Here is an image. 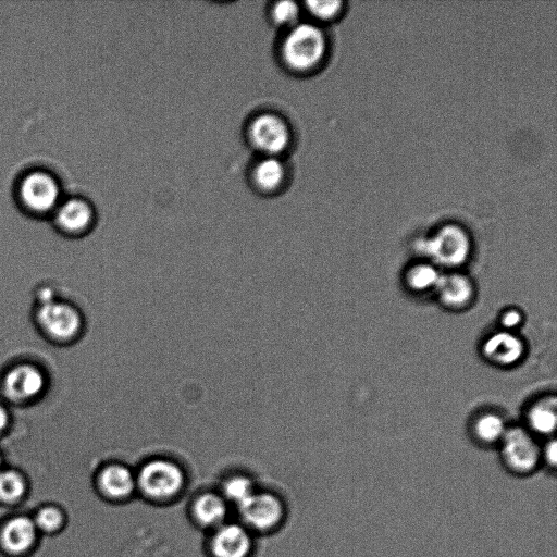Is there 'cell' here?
Segmentation results:
<instances>
[{
	"mask_svg": "<svg viewBox=\"0 0 557 557\" xmlns=\"http://www.w3.org/2000/svg\"><path fill=\"white\" fill-rule=\"evenodd\" d=\"M33 323L39 335L54 346H70L81 339L86 330L83 311L59 295L34 304Z\"/></svg>",
	"mask_w": 557,
	"mask_h": 557,
	"instance_id": "6da1fadb",
	"label": "cell"
},
{
	"mask_svg": "<svg viewBox=\"0 0 557 557\" xmlns=\"http://www.w3.org/2000/svg\"><path fill=\"white\" fill-rule=\"evenodd\" d=\"M48 387L47 371L30 360L13 362L0 374V395L8 406H30L45 396Z\"/></svg>",
	"mask_w": 557,
	"mask_h": 557,
	"instance_id": "7a4b0ae2",
	"label": "cell"
},
{
	"mask_svg": "<svg viewBox=\"0 0 557 557\" xmlns=\"http://www.w3.org/2000/svg\"><path fill=\"white\" fill-rule=\"evenodd\" d=\"M472 242L469 232L457 223L440 226L431 236L421 239L418 250L434 263L445 268H458L471 255Z\"/></svg>",
	"mask_w": 557,
	"mask_h": 557,
	"instance_id": "3957f363",
	"label": "cell"
},
{
	"mask_svg": "<svg viewBox=\"0 0 557 557\" xmlns=\"http://www.w3.org/2000/svg\"><path fill=\"white\" fill-rule=\"evenodd\" d=\"M329 49L324 32L317 25L300 23L287 34L283 54L287 64L297 71H311L324 61Z\"/></svg>",
	"mask_w": 557,
	"mask_h": 557,
	"instance_id": "277c9868",
	"label": "cell"
},
{
	"mask_svg": "<svg viewBox=\"0 0 557 557\" xmlns=\"http://www.w3.org/2000/svg\"><path fill=\"white\" fill-rule=\"evenodd\" d=\"M500 457L509 473L524 478L541 466V447L527 430L510 428L500 441Z\"/></svg>",
	"mask_w": 557,
	"mask_h": 557,
	"instance_id": "5b68a950",
	"label": "cell"
},
{
	"mask_svg": "<svg viewBox=\"0 0 557 557\" xmlns=\"http://www.w3.org/2000/svg\"><path fill=\"white\" fill-rule=\"evenodd\" d=\"M41 537L30 513L15 512L0 521V554L4 557L32 556Z\"/></svg>",
	"mask_w": 557,
	"mask_h": 557,
	"instance_id": "8992f818",
	"label": "cell"
},
{
	"mask_svg": "<svg viewBox=\"0 0 557 557\" xmlns=\"http://www.w3.org/2000/svg\"><path fill=\"white\" fill-rule=\"evenodd\" d=\"M184 480V472L176 462L154 458L141 466L136 483L148 497L164 499L177 494Z\"/></svg>",
	"mask_w": 557,
	"mask_h": 557,
	"instance_id": "52a82bcc",
	"label": "cell"
},
{
	"mask_svg": "<svg viewBox=\"0 0 557 557\" xmlns=\"http://www.w3.org/2000/svg\"><path fill=\"white\" fill-rule=\"evenodd\" d=\"M18 197L24 207L35 214L53 213L61 202L60 184L52 174L35 170L22 178Z\"/></svg>",
	"mask_w": 557,
	"mask_h": 557,
	"instance_id": "ba28073f",
	"label": "cell"
},
{
	"mask_svg": "<svg viewBox=\"0 0 557 557\" xmlns=\"http://www.w3.org/2000/svg\"><path fill=\"white\" fill-rule=\"evenodd\" d=\"M250 138L259 150L275 157L287 147L289 129L281 117L274 114H262L252 121Z\"/></svg>",
	"mask_w": 557,
	"mask_h": 557,
	"instance_id": "9c48e42d",
	"label": "cell"
},
{
	"mask_svg": "<svg viewBox=\"0 0 557 557\" xmlns=\"http://www.w3.org/2000/svg\"><path fill=\"white\" fill-rule=\"evenodd\" d=\"M57 228L66 236L84 235L91 226L94 211L82 198H70L61 201L53 212Z\"/></svg>",
	"mask_w": 557,
	"mask_h": 557,
	"instance_id": "30bf717a",
	"label": "cell"
},
{
	"mask_svg": "<svg viewBox=\"0 0 557 557\" xmlns=\"http://www.w3.org/2000/svg\"><path fill=\"white\" fill-rule=\"evenodd\" d=\"M238 508L243 519L258 530H268L274 527L283 513L278 498L269 493L255 492Z\"/></svg>",
	"mask_w": 557,
	"mask_h": 557,
	"instance_id": "8fae6325",
	"label": "cell"
},
{
	"mask_svg": "<svg viewBox=\"0 0 557 557\" xmlns=\"http://www.w3.org/2000/svg\"><path fill=\"white\" fill-rule=\"evenodd\" d=\"M98 492L106 498L122 499L131 495L136 485L133 472L120 462L102 466L95 479Z\"/></svg>",
	"mask_w": 557,
	"mask_h": 557,
	"instance_id": "7c38bea8",
	"label": "cell"
},
{
	"mask_svg": "<svg viewBox=\"0 0 557 557\" xmlns=\"http://www.w3.org/2000/svg\"><path fill=\"white\" fill-rule=\"evenodd\" d=\"M484 357L500 367L516 364L523 356L524 345L521 338L510 331L491 334L482 345Z\"/></svg>",
	"mask_w": 557,
	"mask_h": 557,
	"instance_id": "4fadbf2b",
	"label": "cell"
},
{
	"mask_svg": "<svg viewBox=\"0 0 557 557\" xmlns=\"http://www.w3.org/2000/svg\"><path fill=\"white\" fill-rule=\"evenodd\" d=\"M215 557H246L251 547L247 530L236 523L221 524L212 539Z\"/></svg>",
	"mask_w": 557,
	"mask_h": 557,
	"instance_id": "5bb4252c",
	"label": "cell"
},
{
	"mask_svg": "<svg viewBox=\"0 0 557 557\" xmlns=\"http://www.w3.org/2000/svg\"><path fill=\"white\" fill-rule=\"evenodd\" d=\"M435 290L441 302L451 309L468 306L474 296V286L471 280L458 272L441 274Z\"/></svg>",
	"mask_w": 557,
	"mask_h": 557,
	"instance_id": "9a60e30c",
	"label": "cell"
},
{
	"mask_svg": "<svg viewBox=\"0 0 557 557\" xmlns=\"http://www.w3.org/2000/svg\"><path fill=\"white\" fill-rule=\"evenodd\" d=\"M30 492L27 474L20 468L3 466L0 469V506L16 508L21 506Z\"/></svg>",
	"mask_w": 557,
	"mask_h": 557,
	"instance_id": "2e32d148",
	"label": "cell"
},
{
	"mask_svg": "<svg viewBox=\"0 0 557 557\" xmlns=\"http://www.w3.org/2000/svg\"><path fill=\"white\" fill-rule=\"evenodd\" d=\"M30 515L41 536L59 535L69 524L66 510L57 503L40 504Z\"/></svg>",
	"mask_w": 557,
	"mask_h": 557,
	"instance_id": "e0dca14e",
	"label": "cell"
},
{
	"mask_svg": "<svg viewBox=\"0 0 557 557\" xmlns=\"http://www.w3.org/2000/svg\"><path fill=\"white\" fill-rule=\"evenodd\" d=\"M527 418L532 431L541 435H550L557 421L555 396H546L534 403Z\"/></svg>",
	"mask_w": 557,
	"mask_h": 557,
	"instance_id": "ac0fdd59",
	"label": "cell"
},
{
	"mask_svg": "<svg viewBox=\"0 0 557 557\" xmlns=\"http://www.w3.org/2000/svg\"><path fill=\"white\" fill-rule=\"evenodd\" d=\"M197 520L208 527L221 525L227 513V506L221 496L213 493L200 495L194 505Z\"/></svg>",
	"mask_w": 557,
	"mask_h": 557,
	"instance_id": "d6986e66",
	"label": "cell"
},
{
	"mask_svg": "<svg viewBox=\"0 0 557 557\" xmlns=\"http://www.w3.org/2000/svg\"><path fill=\"white\" fill-rule=\"evenodd\" d=\"M473 435L483 445L500 443L507 428L500 416L494 412L480 414L473 422Z\"/></svg>",
	"mask_w": 557,
	"mask_h": 557,
	"instance_id": "ffe728a7",
	"label": "cell"
},
{
	"mask_svg": "<svg viewBox=\"0 0 557 557\" xmlns=\"http://www.w3.org/2000/svg\"><path fill=\"white\" fill-rule=\"evenodd\" d=\"M284 175L282 162L272 156L262 159L253 172L256 183L264 190L275 189L282 183Z\"/></svg>",
	"mask_w": 557,
	"mask_h": 557,
	"instance_id": "44dd1931",
	"label": "cell"
},
{
	"mask_svg": "<svg viewBox=\"0 0 557 557\" xmlns=\"http://www.w3.org/2000/svg\"><path fill=\"white\" fill-rule=\"evenodd\" d=\"M441 273L431 263H418L406 273V284L413 292H425L435 288Z\"/></svg>",
	"mask_w": 557,
	"mask_h": 557,
	"instance_id": "7402d4cb",
	"label": "cell"
},
{
	"mask_svg": "<svg viewBox=\"0 0 557 557\" xmlns=\"http://www.w3.org/2000/svg\"><path fill=\"white\" fill-rule=\"evenodd\" d=\"M252 481L245 475H233L224 483L225 497L235 503L238 507L244 504L253 493Z\"/></svg>",
	"mask_w": 557,
	"mask_h": 557,
	"instance_id": "603a6c76",
	"label": "cell"
},
{
	"mask_svg": "<svg viewBox=\"0 0 557 557\" xmlns=\"http://www.w3.org/2000/svg\"><path fill=\"white\" fill-rule=\"evenodd\" d=\"M309 12L321 21H333L341 16L344 11V1H308L307 3Z\"/></svg>",
	"mask_w": 557,
	"mask_h": 557,
	"instance_id": "cb8c5ba5",
	"label": "cell"
},
{
	"mask_svg": "<svg viewBox=\"0 0 557 557\" xmlns=\"http://www.w3.org/2000/svg\"><path fill=\"white\" fill-rule=\"evenodd\" d=\"M299 15V8L293 1H281L273 9L274 20L282 25H293Z\"/></svg>",
	"mask_w": 557,
	"mask_h": 557,
	"instance_id": "d4e9b609",
	"label": "cell"
},
{
	"mask_svg": "<svg viewBox=\"0 0 557 557\" xmlns=\"http://www.w3.org/2000/svg\"><path fill=\"white\" fill-rule=\"evenodd\" d=\"M557 462V444L554 440L549 441L544 448H541V465H545L554 471Z\"/></svg>",
	"mask_w": 557,
	"mask_h": 557,
	"instance_id": "484cf974",
	"label": "cell"
},
{
	"mask_svg": "<svg viewBox=\"0 0 557 557\" xmlns=\"http://www.w3.org/2000/svg\"><path fill=\"white\" fill-rule=\"evenodd\" d=\"M12 413L9 406L0 401V438L4 437L12 426Z\"/></svg>",
	"mask_w": 557,
	"mask_h": 557,
	"instance_id": "4316f807",
	"label": "cell"
},
{
	"mask_svg": "<svg viewBox=\"0 0 557 557\" xmlns=\"http://www.w3.org/2000/svg\"><path fill=\"white\" fill-rule=\"evenodd\" d=\"M521 313L518 310L510 309L503 314L500 323L505 331L511 332L521 323Z\"/></svg>",
	"mask_w": 557,
	"mask_h": 557,
	"instance_id": "83f0119b",
	"label": "cell"
},
{
	"mask_svg": "<svg viewBox=\"0 0 557 557\" xmlns=\"http://www.w3.org/2000/svg\"><path fill=\"white\" fill-rule=\"evenodd\" d=\"M4 466V458H3V454L0 449V469Z\"/></svg>",
	"mask_w": 557,
	"mask_h": 557,
	"instance_id": "f1b7e54d",
	"label": "cell"
}]
</instances>
